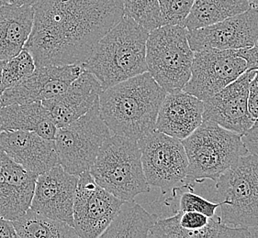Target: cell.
<instances>
[{
    "label": "cell",
    "instance_id": "4dcf8cb0",
    "mask_svg": "<svg viewBox=\"0 0 258 238\" xmlns=\"http://www.w3.org/2000/svg\"><path fill=\"white\" fill-rule=\"evenodd\" d=\"M242 140L250 154L258 157V118L253 126L242 135Z\"/></svg>",
    "mask_w": 258,
    "mask_h": 238
},
{
    "label": "cell",
    "instance_id": "7a4b0ae2",
    "mask_svg": "<svg viewBox=\"0 0 258 238\" xmlns=\"http://www.w3.org/2000/svg\"><path fill=\"white\" fill-rule=\"evenodd\" d=\"M165 94L146 72L102 91L100 114L110 133L138 141L155 131Z\"/></svg>",
    "mask_w": 258,
    "mask_h": 238
},
{
    "label": "cell",
    "instance_id": "2e32d148",
    "mask_svg": "<svg viewBox=\"0 0 258 238\" xmlns=\"http://www.w3.org/2000/svg\"><path fill=\"white\" fill-rule=\"evenodd\" d=\"M0 150L11 160L38 176L58 164L54 140L31 131L12 130L0 133Z\"/></svg>",
    "mask_w": 258,
    "mask_h": 238
},
{
    "label": "cell",
    "instance_id": "ac0fdd59",
    "mask_svg": "<svg viewBox=\"0 0 258 238\" xmlns=\"http://www.w3.org/2000/svg\"><path fill=\"white\" fill-rule=\"evenodd\" d=\"M103 89L92 73L84 71L68 89L41 101L57 128L71 123L92 108Z\"/></svg>",
    "mask_w": 258,
    "mask_h": 238
},
{
    "label": "cell",
    "instance_id": "4fadbf2b",
    "mask_svg": "<svg viewBox=\"0 0 258 238\" xmlns=\"http://www.w3.org/2000/svg\"><path fill=\"white\" fill-rule=\"evenodd\" d=\"M255 70H246L226 87L203 102V120L237 134H244L255 119L248 110V89Z\"/></svg>",
    "mask_w": 258,
    "mask_h": 238
},
{
    "label": "cell",
    "instance_id": "f1b7e54d",
    "mask_svg": "<svg viewBox=\"0 0 258 238\" xmlns=\"http://www.w3.org/2000/svg\"><path fill=\"white\" fill-rule=\"evenodd\" d=\"M248 110L253 119L258 118V70L251 80L248 89Z\"/></svg>",
    "mask_w": 258,
    "mask_h": 238
},
{
    "label": "cell",
    "instance_id": "f35d334b",
    "mask_svg": "<svg viewBox=\"0 0 258 238\" xmlns=\"http://www.w3.org/2000/svg\"><path fill=\"white\" fill-rule=\"evenodd\" d=\"M2 131H3V130H2V127H1V124H0V133H1Z\"/></svg>",
    "mask_w": 258,
    "mask_h": 238
},
{
    "label": "cell",
    "instance_id": "6da1fadb",
    "mask_svg": "<svg viewBox=\"0 0 258 238\" xmlns=\"http://www.w3.org/2000/svg\"><path fill=\"white\" fill-rule=\"evenodd\" d=\"M25 49L36 67L83 64L124 16L121 0H37Z\"/></svg>",
    "mask_w": 258,
    "mask_h": 238
},
{
    "label": "cell",
    "instance_id": "74e56055",
    "mask_svg": "<svg viewBox=\"0 0 258 238\" xmlns=\"http://www.w3.org/2000/svg\"><path fill=\"white\" fill-rule=\"evenodd\" d=\"M3 107V104H2V100H1V97H0V109Z\"/></svg>",
    "mask_w": 258,
    "mask_h": 238
},
{
    "label": "cell",
    "instance_id": "d4e9b609",
    "mask_svg": "<svg viewBox=\"0 0 258 238\" xmlns=\"http://www.w3.org/2000/svg\"><path fill=\"white\" fill-rule=\"evenodd\" d=\"M124 16L130 17L148 31L163 26L158 0H121Z\"/></svg>",
    "mask_w": 258,
    "mask_h": 238
},
{
    "label": "cell",
    "instance_id": "52a82bcc",
    "mask_svg": "<svg viewBox=\"0 0 258 238\" xmlns=\"http://www.w3.org/2000/svg\"><path fill=\"white\" fill-rule=\"evenodd\" d=\"M221 220L232 227L258 225V157L248 153L224 171L216 181Z\"/></svg>",
    "mask_w": 258,
    "mask_h": 238
},
{
    "label": "cell",
    "instance_id": "d590c367",
    "mask_svg": "<svg viewBox=\"0 0 258 238\" xmlns=\"http://www.w3.org/2000/svg\"><path fill=\"white\" fill-rule=\"evenodd\" d=\"M248 2L250 3V5L258 8V0H248Z\"/></svg>",
    "mask_w": 258,
    "mask_h": 238
},
{
    "label": "cell",
    "instance_id": "7402d4cb",
    "mask_svg": "<svg viewBox=\"0 0 258 238\" xmlns=\"http://www.w3.org/2000/svg\"><path fill=\"white\" fill-rule=\"evenodd\" d=\"M157 217L134 200L124 201L99 237H148Z\"/></svg>",
    "mask_w": 258,
    "mask_h": 238
},
{
    "label": "cell",
    "instance_id": "9a60e30c",
    "mask_svg": "<svg viewBox=\"0 0 258 238\" xmlns=\"http://www.w3.org/2000/svg\"><path fill=\"white\" fill-rule=\"evenodd\" d=\"M78 182V175L57 164L37 177L31 209L74 227L73 210Z\"/></svg>",
    "mask_w": 258,
    "mask_h": 238
},
{
    "label": "cell",
    "instance_id": "ffe728a7",
    "mask_svg": "<svg viewBox=\"0 0 258 238\" xmlns=\"http://www.w3.org/2000/svg\"><path fill=\"white\" fill-rule=\"evenodd\" d=\"M33 17V6L0 7V62L10 60L24 49L31 35Z\"/></svg>",
    "mask_w": 258,
    "mask_h": 238
},
{
    "label": "cell",
    "instance_id": "cb8c5ba5",
    "mask_svg": "<svg viewBox=\"0 0 258 238\" xmlns=\"http://www.w3.org/2000/svg\"><path fill=\"white\" fill-rule=\"evenodd\" d=\"M17 237L75 238L78 233L72 225L49 217L30 208L22 216L12 221Z\"/></svg>",
    "mask_w": 258,
    "mask_h": 238
},
{
    "label": "cell",
    "instance_id": "4316f807",
    "mask_svg": "<svg viewBox=\"0 0 258 238\" xmlns=\"http://www.w3.org/2000/svg\"><path fill=\"white\" fill-rule=\"evenodd\" d=\"M160 5L161 17L163 26L179 25L183 23L189 14L195 0H158Z\"/></svg>",
    "mask_w": 258,
    "mask_h": 238
},
{
    "label": "cell",
    "instance_id": "8d00e7d4",
    "mask_svg": "<svg viewBox=\"0 0 258 238\" xmlns=\"http://www.w3.org/2000/svg\"><path fill=\"white\" fill-rule=\"evenodd\" d=\"M6 4H7V2H6L5 0H0V7L6 5Z\"/></svg>",
    "mask_w": 258,
    "mask_h": 238
},
{
    "label": "cell",
    "instance_id": "8fae6325",
    "mask_svg": "<svg viewBox=\"0 0 258 238\" xmlns=\"http://www.w3.org/2000/svg\"><path fill=\"white\" fill-rule=\"evenodd\" d=\"M123 202L98 185L89 171L83 172L78 176L73 210L78 237H99Z\"/></svg>",
    "mask_w": 258,
    "mask_h": 238
},
{
    "label": "cell",
    "instance_id": "277c9868",
    "mask_svg": "<svg viewBox=\"0 0 258 238\" xmlns=\"http://www.w3.org/2000/svg\"><path fill=\"white\" fill-rule=\"evenodd\" d=\"M89 172L98 185L122 201L150 192L138 142L112 135L101 146Z\"/></svg>",
    "mask_w": 258,
    "mask_h": 238
},
{
    "label": "cell",
    "instance_id": "5bb4252c",
    "mask_svg": "<svg viewBox=\"0 0 258 238\" xmlns=\"http://www.w3.org/2000/svg\"><path fill=\"white\" fill-rule=\"evenodd\" d=\"M84 71L83 64L36 67L29 77L0 94L3 106L52 98L64 92Z\"/></svg>",
    "mask_w": 258,
    "mask_h": 238
},
{
    "label": "cell",
    "instance_id": "836d02e7",
    "mask_svg": "<svg viewBox=\"0 0 258 238\" xmlns=\"http://www.w3.org/2000/svg\"><path fill=\"white\" fill-rule=\"evenodd\" d=\"M6 61L4 62H0V94L3 93V86H2V73H3V67L5 64Z\"/></svg>",
    "mask_w": 258,
    "mask_h": 238
},
{
    "label": "cell",
    "instance_id": "7c38bea8",
    "mask_svg": "<svg viewBox=\"0 0 258 238\" xmlns=\"http://www.w3.org/2000/svg\"><path fill=\"white\" fill-rule=\"evenodd\" d=\"M187 39L193 52L252 47L258 39V8L251 6L241 14L213 25L188 31Z\"/></svg>",
    "mask_w": 258,
    "mask_h": 238
},
{
    "label": "cell",
    "instance_id": "f546056e",
    "mask_svg": "<svg viewBox=\"0 0 258 238\" xmlns=\"http://www.w3.org/2000/svg\"><path fill=\"white\" fill-rule=\"evenodd\" d=\"M234 52L246 62L247 70H258V39L253 46L234 50Z\"/></svg>",
    "mask_w": 258,
    "mask_h": 238
},
{
    "label": "cell",
    "instance_id": "5b68a950",
    "mask_svg": "<svg viewBox=\"0 0 258 238\" xmlns=\"http://www.w3.org/2000/svg\"><path fill=\"white\" fill-rule=\"evenodd\" d=\"M182 143L188 160L191 183L217 181L224 171L249 153L241 135L206 120Z\"/></svg>",
    "mask_w": 258,
    "mask_h": 238
},
{
    "label": "cell",
    "instance_id": "44dd1931",
    "mask_svg": "<svg viewBox=\"0 0 258 238\" xmlns=\"http://www.w3.org/2000/svg\"><path fill=\"white\" fill-rule=\"evenodd\" d=\"M0 124L3 131H31L48 140H54L57 130L41 102L3 106L0 109Z\"/></svg>",
    "mask_w": 258,
    "mask_h": 238
},
{
    "label": "cell",
    "instance_id": "e575fe53",
    "mask_svg": "<svg viewBox=\"0 0 258 238\" xmlns=\"http://www.w3.org/2000/svg\"><path fill=\"white\" fill-rule=\"evenodd\" d=\"M250 233H251V237H258V225L256 227L250 229Z\"/></svg>",
    "mask_w": 258,
    "mask_h": 238
},
{
    "label": "cell",
    "instance_id": "9c48e42d",
    "mask_svg": "<svg viewBox=\"0 0 258 238\" xmlns=\"http://www.w3.org/2000/svg\"><path fill=\"white\" fill-rule=\"evenodd\" d=\"M111 136L100 114L99 99L92 108L69 124L57 128L54 137L58 164L79 176L90 170L104 142Z\"/></svg>",
    "mask_w": 258,
    "mask_h": 238
},
{
    "label": "cell",
    "instance_id": "1f68e13d",
    "mask_svg": "<svg viewBox=\"0 0 258 238\" xmlns=\"http://www.w3.org/2000/svg\"><path fill=\"white\" fill-rule=\"evenodd\" d=\"M0 237H17L13 222L2 216H0Z\"/></svg>",
    "mask_w": 258,
    "mask_h": 238
},
{
    "label": "cell",
    "instance_id": "30bf717a",
    "mask_svg": "<svg viewBox=\"0 0 258 238\" xmlns=\"http://www.w3.org/2000/svg\"><path fill=\"white\" fill-rule=\"evenodd\" d=\"M247 70L246 62L234 50L207 49L194 52L191 75L183 91L205 101Z\"/></svg>",
    "mask_w": 258,
    "mask_h": 238
},
{
    "label": "cell",
    "instance_id": "83f0119b",
    "mask_svg": "<svg viewBox=\"0 0 258 238\" xmlns=\"http://www.w3.org/2000/svg\"><path fill=\"white\" fill-rule=\"evenodd\" d=\"M221 206V202H213L193 192V188L186 192L182 191L179 196L177 211L181 212H198L212 217L216 214V210ZM176 211V212H177Z\"/></svg>",
    "mask_w": 258,
    "mask_h": 238
},
{
    "label": "cell",
    "instance_id": "ba28073f",
    "mask_svg": "<svg viewBox=\"0 0 258 238\" xmlns=\"http://www.w3.org/2000/svg\"><path fill=\"white\" fill-rule=\"evenodd\" d=\"M137 142L150 187L160 189L163 195L171 193V199L192 188L188 160L182 140L155 130Z\"/></svg>",
    "mask_w": 258,
    "mask_h": 238
},
{
    "label": "cell",
    "instance_id": "d6a6232c",
    "mask_svg": "<svg viewBox=\"0 0 258 238\" xmlns=\"http://www.w3.org/2000/svg\"><path fill=\"white\" fill-rule=\"evenodd\" d=\"M5 1L7 4H10V5L22 7V6H33L36 3L37 0H5Z\"/></svg>",
    "mask_w": 258,
    "mask_h": 238
},
{
    "label": "cell",
    "instance_id": "484cf974",
    "mask_svg": "<svg viewBox=\"0 0 258 238\" xmlns=\"http://www.w3.org/2000/svg\"><path fill=\"white\" fill-rule=\"evenodd\" d=\"M35 68L36 65L31 52L24 48L19 54L6 61L2 73L3 90L10 88L29 77Z\"/></svg>",
    "mask_w": 258,
    "mask_h": 238
},
{
    "label": "cell",
    "instance_id": "e0dca14e",
    "mask_svg": "<svg viewBox=\"0 0 258 238\" xmlns=\"http://www.w3.org/2000/svg\"><path fill=\"white\" fill-rule=\"evenodd\" d=\"M37 177L0 150V216L14 221L31 208Z\"/></svg>",
    "mask_w": 258,
    "mask_h": 238
},
{
    "label": "cell",
    "instance_id": "603a6c76",
    "mask_svg": "<svg viewBox=\"0 0 258 238\" xmlns=\"http://www.w3.org/2000/svg\"><path fill=\"white\" fill-rule=\"evenodd\" d=\"M251 7L248 0H195L183 23L188 31L213 25Z\"/></svg>",
    "mask_w": 258,
    "mask_h": 238
},
{
    "label": "cell",
    "instance_id": "3957f363",
    "mask_svg": "<svg viewBox=\"0 0 258 238\" xmlns=\"http://www.w3.org/2000/svg\"><path fill=\"white\" fill-rule=\"evenodd\" d=\"M148 35L149 31L144 27L123 16L98 42L83 67L98 79L103 91L146 73Z\"/></svg>",
    "mask_w": 258,
    "mask_h": 238
},
{
    "label": "cell",
    "instance_id": "d6986e66",
    "mask_svg": "<svg viewBox=\"0 0 258 238\" xmlns=\"http://www.w3.org/2000/svg\"><path fill=\"white\" fill-rule=\"evenodd\" d=\"M204 104L183 90L166 93L158 112L155 130L183 140L203 122Z\"/></svg>",
    "mask_w": 258,
    "mask_h": 238
},
{
    "label": "cell",
    "instance_id": "8992f818",
    "mask_svg": "<svg viewBox=\"0 0 258 238\" xmlns=\"http://www.w3.org/2000/svg\"><path fill=\"white\" fill-rule=\"evenodd\" d=\"M188 31L179 25H165L149 31L146 42L148 73L166 93L183 90L191 75L194 52Z\"/></svg>",
    "mask_w": 258,
    "mask_h": 238
}]
</instances>
